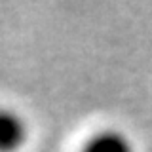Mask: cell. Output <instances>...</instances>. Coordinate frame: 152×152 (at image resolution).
Masks as SVG:
<instances>
[{"instance_id": "obj_1", "label": "cell", "mask_w": 152, "mask_h": 152, "mask_svg": "<svg viewBox=\"0 0 152 152\" xmlns=\"http://www.w3.org/2000/svg\"><path fill=\"white\" fill-rule=\"evenodd\" d=\"M28 141V124L15 108L0 107V152H19Z\"/></svg>"}, {"instance_id": "obj_2", "label": "cell", "mask_w": 152, "mask_h": 152, "mask_svg": "<svg viewBox=\"0 0 152 152\" xmlns=\"http://www.w3.org/2000/svg\"><path fill=\"white\" fill-rule=\"evenodd\" d=\"M78 152H135V146L124 131L107 127L89 135Z\"/></svg>"}]
</instances>
